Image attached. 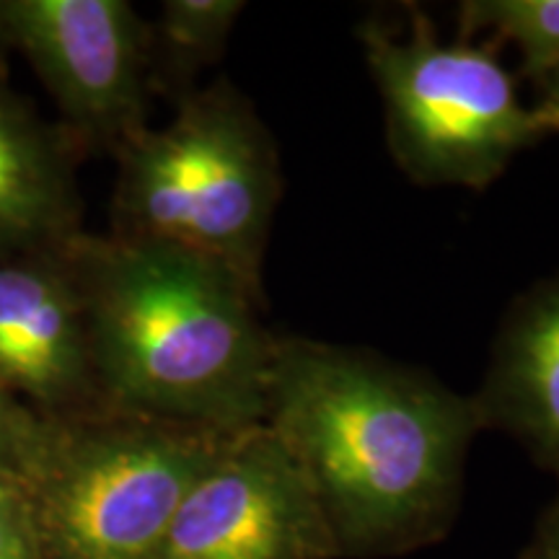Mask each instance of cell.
<instances>
[{
  "label": "cell",
  "instance_id": "9",
  "mask_svg": "<svg viewBox=\"0 0 559 559\" xmlns=\"http://www.w3.org/2000/svg\"><path fill=\"white\" fill-rule=\"evenodd\" d=\"M481 428L506 432L542 469L559 466V272L502 313L479 389Z\"/></svg>",
  "mask_w": 559,
  "mask_h": 559
},
{
  "label": "cell",
  "instance_id": "15",
  "mask_svg": "<svg viewBox=\"0 0 559 559\" xmlns=\"http://www.w3.org/2000/svg\"><path fill=\"white\" fill-rule=\"evenodd\" d=\"M551 474L557 477L555 498L542 510L521 559H559V466Z\"/></svg>",
  "mask_w": 559,
  "mask_h": 559
},
{
  "label": "cell",
  "instance_id": "3",
  "mask_svg": "<svg viewBox=\"0 0 559 559\" xmlns=\"http://www.w3.org/2000/svg\"><path fill=\"white\" fill-rule=\"evenodd\" d=\"M115 160L109 234L194 251L262 293L283 169L249 96L228 79L198 86L174 102L164 128H145Z\"/></svg>",
  "mask_w": 559,
  "mask_h": 559
},
{
  "label": "cell",
  "instance_id": "14",
  "mask_svg": "<svg viewBox=\"0 0 559 559\" xmlns=\"http://www.w3.org/2000/svg\"><path fill=\"white\" fill-rule=\"evenodd\" d=\"M41 432H45V417L34 415L0 389V472L24 481L37 456Z\"/></svg>",
  "mask_w": 559,
  "mask_h": 559
},
{
  "label": "cell",
  "instance_id": "2",
  "mask_svg": "<svg viewBox=\"0 0 559 559\" xmlns=\"http://www.w3.org/2000/svg\"><path fill=\"white\" fill-rule=\"evenodd\" d=\"M68 251L102 402L221 432L264 423L262 293L171 243L83 230Z\"/></svg>",
  "mask_w": 559,
  "mask_h": 559
},
{
  "label": "cell",
  "instance_id": "13",
  "mask_svg": "<svg viewBox=\"0 0 559 559\" xmlns=\"http://www.w3.org/2000/svg\"><path fill=\"white\" fill-rule=\"evenodd\" d=\"M0 559H41L26 485L0 472Z\"/></svg>",
  "mask_w": 559,
  "mask_h": 559
},
{
  "label": "cell",
  "instance_id": "8",
  "mask_svg": "<svg viewBox=\"0 0 559 559\" xmlns=\"http://www.w3.org/2000/svg\"><path fill=\"white\" fill-rule=\"evenodd\" d=\"M68 249L0 257V389L47 419L104 404Z\"/></svg>",
  "mask_w": 559,
  "mask_h": 559
},
{
  "label": "cell",
  "instance_id": "6",
  "mask_svg": "<svg viewBox=\"0 0 559 559\" xmlns=\"http://www.w3.org/2000/svg\"><path fill=\"white\" fill-rule=\"evenodd\" d=\"M0 45L24 55L86 156L115 158L151 128V24L128 0H0Z\"/></svg>",
  "mask_w": 559,
  "mask_h": 559
},
{
  "label": "cell",
  "instance_id": "17",
  "mask_svg": "<svg viewBox=\"0 0 559 559\" xmlns=\"http://www.w3.org/2000/svg\"><path fill=\"white\" fill-rule=\"evenodd\" d=\"M5 58H9V52H5L3 45H0V75H5Z\"/></svg>",
  "mask_w": 559,
  "mask_h": 559
},
{
  "label": "cell",
  "instance_id": "4",
  "mask_svg": "<svg viewBox=\"0 0 559 559\" xmlns=\"http://www.w3.org/2000/svg\"><path fill=\"white\" fill-rule=\"evenodd\" d=\"M228 432L111 404L45 417L24 485L41 559H156Z\"/></svg>",
  "mask_w": 559,
  "mask_h": 559
},
{
  "label": "cell",
  "instance_id": "5",
  "mask_svg": "<svg viewBox=\"0 0 559 559\" xmlns=\"http://www.w3.org/2000/svg\"><path fill=\"white\" fill-rule=\"evenodd\" d=\"M358 39L383 102L391 158L419 187L481 192L521 151L555 135L521 102L495 45L440 39L423 9L412 5L404 34L366 21Z\"/></svg>",
  "mask_w": 559,
  "mask_h": 559
},
{
  "label": "cell",
  "instance_id": "1",
  "mask_svg": "<svg viewBox=\"0 0 559 559\" xmlns=\"http://www.w3.org/2000/svg\"><path fill=\"white\" fill-rule=\"evenodd\" d=\"M264 425L309 479L340 559L438 544L481 428L472 394L368 347L277 334Z\"/></svg>",
  "mask_w": 559,
  "mask_h": 559
},
{
  "label": "cell",
  "instance_id": "7",
  "mask_svg": "<svg viewBox=\"0 0 559 559\" xmlns=\"http://www.w3.org/2000/svg\"><path fill=\"white\" fill-rule=\"evenodd\" d=\"M156 559H340V551L306 474L262 423L221 440Z\"/></svg>",
  "mask_w": 559,
  "mask_h": 559
},
{
  "label": "cell",
  "instance_id": "11",
  "mask_svg": "<svg viewBox=\"0 0 559 559\" xmlns=\"http://www.w3.org/2000/svg\"><path fill=\"white\" fill-rule=\"evenodd\" d=\"M241 0H164L151 24L153 96L177 102L198 88V75L226 52Z\"/></svg>",
  "mask_w": 559,
  "mask_h": 559
},
{
  "label": "cell",
  "instance_id": "16",
  "mask_svg": "<svg viewBox=\"0 0 559 559\" xmlns=\"http://www.w3.org/2000/svg\"><path fill=\"white\" fill-rule=\"evenodd\" d=\"M536 91H539V96L531 107L539 111L544 120L549 122V128L555 130V135H559V66L536 86Z\"/></svg>",
  "mask_w": 559,
  "mask_h": 559
},
{
  "label": "cell",
  "instance_id": "12",
  "mask_svg": "<svg viewBox=\"0 0 559 559\" xmlns=\"http://www.w3.org/2000/svg\"><path fill=\"white\" fill-rule=\"evenodd\" d=\"M492 34L521 55V75L536 86L559 66V0H466L459 5V39Z\"/></svg>",
  "mask_w": 559,
  "mask_h": 559
},
{
  "label": "cell",
  "instance_id": "10",
  "mask_svg": "<svg viewBox=\"0 0 559 559\" xmlns=\"http://www.w3.org/2000/svg\"><path fill=\"white\" fill-rule=\"evenodd\" d=\"M86 153L0 75V257L83 234L79 166Z\"/></svg>",
  "mask_w": 559,
  "mask_h": 559
}]
</instances>
